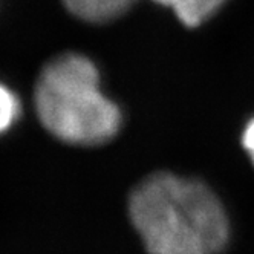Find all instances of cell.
<instances>
[{
    "instance_id": "7a4b0ae2",
    "label": "cell",
    "mask_w": 254,
    "mask_h": 254,
    "mask_svg": "<svg viewBox=\"0 0 254 254\" xmlns=\"http://www.w3.org/2000/svg\"><path fill=\"white\" fill-rule=\"evenodd\" d=\"M34 100L45 129L63 142L97 146L120 130V109L101 92L97 66L81 54L66 52L48 62Z\"/></svg>"
},
{
    "instance_id": "6da1fadb",
    "label": "cell",
    "mask_w": 254,
    "mask_h": 254,
    "mask_svg": "<svg viewBox=\"0 0 254 254\" xmlns=\"http://www.w3.org/2000/svg\"><path fill=\"white\" fill-rule=\"evenodd\" d=\"M130 221L149 254H216L228 241V219L199 181L155 173L133 190Z\"/></svg>"
},
{
    "instance_id": "3957f363",
    "label": "cell",
    "mask_w": 254,
    "mask_h": 254,
    "mask_svg": "<svg viewBox=\"0 0 254 254\" xmlns=\"http://www.w3.org/2000/svg\"><path fill=\"white\" fill-rule=\"evenodd\" d=\"M64 8L77 19L89 23H106L118 19L135 0H62Z\"/></svg>"
},
{
    "instance_id": "8992f818",
    "label": "cell",
    "mask_w": 254,
    "mask_h": 254,
    "mask_svg": "<svg viewBox=\"0 0 254 254\" xmlns=\"http://www.w3.org/2000/svg\"><path fill=\"white\" fill-rule=\"evenodd\" d=\"M242 144L245 150L248 152V155L253 159V164H254V118L247 124L244 135H242Z\"/></svg>"
},
{
    "instance_id": "52a82bcc",
    "label": "cell",
    "mask_w": 254,
    "mask_h": 254,
    "mask_svg": "<svg viewBox=\"0 0 254 254\" xmlns=\"http://www.w3.org/2000/svg\"><path fill=\"white\" fill-rule=\"evenodd\" d=\"M153 2H156L158 5H162V6H167V8H175L176 5H179L183 0H153Z\"/></svg>"
},
{
    "instance_id": "5b68a950",
    "label": "cell",
    "mask_w": 254,
    "mask_h": 254,
    "mask_svg": "<svg viewBox=\"0 0 254 254\" xmlns=\"http://www.w3.org/2000/svg\"><path fill=\"white\" fill-rule=\"evenodd\" d=\"M20 111V100L8 86L0 83V135L9 130L12 124L19 120Z\"/></svg>"
},
{
    "instance_id": "277c9868",
    "label": "cell",
    "mask_w": 254,
    "mask_h": 254,
    "mask_svg": "<svg viewBox=\"0 0 254 254\" xmlns=\"http://www.w3.org/2000/svg\"><path fill=\"white\" fill-rule=\"evenodd\" d=\"M225 3V0H183L173 8L178 19L189 28H196Z\"/></svg>"
}]
</instances>
